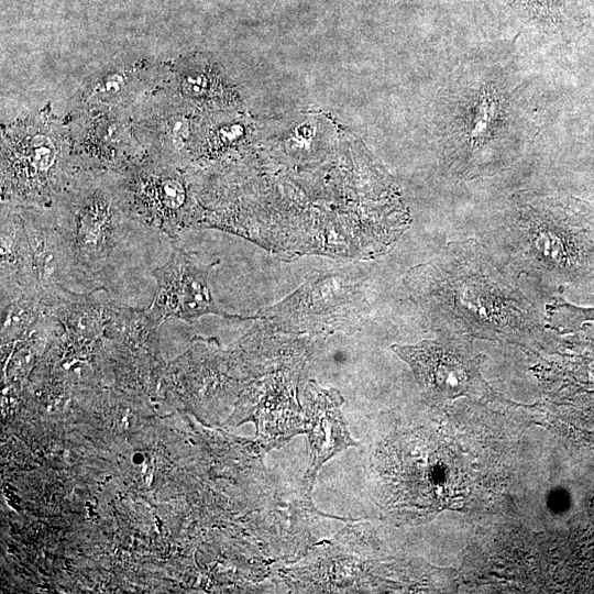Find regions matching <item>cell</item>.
I'll return each instance as SVG.
<instances>
[{"label":"cell","instance_id":"cell-13","mask_svg":"<svg viewBox=\"0 0 594 594\" xmlns=\"http://www.w3.org/2000/svg\"><path fill=\"white\" fill-rule=\"evenodd\" d=\"M48 314L40 294L1 298V341L15 343L30 334Z\"/></svg>","mask_w":594,"mask_h":594},{"label":"cell","instance_id":"cell-16","mask_svg":"<svg viewBox=\"0 0 594 594\" xmlns=\"http://www.w3.org/2000/svg\"><path fill=\"white\" fill-rule=\"evenodd\" d=\"M518 6L532 11V12H542L550 11L553 9L558 0H513Z\"/></svg>","mask_w":594,"mask_h":594},{"label":"cell","instance_id":"cell-11","mask_svg":"<svg viewBox=\"0 0 594 594\" xmlns=\"http://www.w3.org/2000/svg\"><path fill=\"white\" fill-rule=\"evenodd\" d=\"M0 240L1 298L22 294L41 295L33 255L21 213L2 211Z\"/></svg>","mask_w":594,"mask_h":594},{"label":"cell","instance_id":"cell-17","mask_svg":"<svg viewBox=\"0 0 594 594\" xmlns=\"http://www.w3.org/2000/svg\"><path fill=\"white\" fill-rule=\"evenodd\" d=\"M173 132L176 136L182 140H185L188 136V123L185 119L178 118L173 123Z\"/></svg>","mask_w":594,"mask_h":594},{"label":"cell","instance_id":"cell-9","mask_svg":"<svg viewBox=\"0 0 594 594\" xmlns=\"http://www.w3.org/2000/svg\"><path fill=\"white\" fill-rule=\"evenodd\" d=\"M349 279L343 275H324L308 280L294 296L280 305V314L289 324L307 328L332 326L350 312L353 296Z\"/></svg>","mask_w":594,"mask_h":594},{"label":"cell","instance_id":"cell-4","mask_svg":"<svg viewBox=\"0 0 594 594\" xmlns=\"http://www.w3.org/2000/svg\"><path fill=\"white\" fill-rule=\"evenodd\" d=\"M470 341L466 337L440 332L437 339L394 345L393 350L411 367L430 400L493 399L494 391L481 373L480 356Z\"/></svg>","mask_w":594,"mask_h":594},{"label":"cell","instance_id":"cell-12","mask_svg":"<svg viewBox=\"0 0 594 594\" xmlns=\"http://www.w3.org/2000/svg\"><path fill=\"white\" fill-rule=\"evenodd\" d=\"M328 394L311 393L309 402L310 440L312 450L311 466L316 471L330 455L336 453L330 437L341 450L355 444L348 436L337 405L327 406Z\"/></svg>","mask_w":594,"mask_h":594},{"label":"cell","instance_id":"cell-15","mask_svg":"<svg viewBox=\"0 0 594 594\" xmlns=\"http://www.w3.org/2000/svg\"><path fill=\"white\" fill-rule=\"evenodd\" d=\"M546 321L558 334L572 333L586 322H594V307H581L557 297L546 305Z\"/></svg>","mask_w":594,"mask_h":594},{"label":"cell","instance_id":"cell-6","mask_svg":"<svg viewBox=\"0 0 594 594\" xmlns=\"http://www.w3.org/2000/svg\"><path fill=\"white\" fill-rule=\"evenodd\" d=\"M129 212L148 228L178 241L182 231L196 224L184 178L169 167H146L132 177Z\"/></svg>","mask_w":594,"mask_h":594},{"label":"cell","instance_id":"cell-7","mask_svg":"<svg viewBox=\"0 0 594 594\" xmlns=\"http://www.w3.org/2000/svg\"><path fill=\"white\" fill-rule=\"evenodd\" d=\"M417 458L407 453L403 470L394 475V490L413 506L441 509L457 506L461 498L462 481L452 454L437 442H420Z\"/></svg>","mask_w":594,"mask_h":594},{"label":"cell","instance_id":"cell-2","mask_svg":"<svg viewBox=\"0 0 594 594\" xmlns=\"http://www.w3.org/2000/svg\"><path fill=\"white\" fill-rule=\"evenodd\" d=\"M484 244L516 277L552 292L594 282V216L546 197H520Z\"/></svg>","mask_w":594,"mask_h":594},{"label":"cell","instance_id":"cell-10","mask_svg":"<svg viewBox=\"0 0 594 594\" xmlns=\"http://www.w3.org/2000/svg\"><path fill=\"white\" fill-rule=\"evenodd\" d=\"M539 372L546 382L559 385V391L594 392V323L586 322L561 338L557 350L539 365Z\"/></svg>","mask_w":594,"mask_h":594},{"label":"cell","instance_id":"cell-3","mask_svg":"<svg viewBox=\"0 0 594 594\" xmlns=\"http://www.w3.org/2000/svg\"><path fill=\"white\" fill-rule=\"evenodd\" d=\"M55 213L72 254L74 289L108 292L127 234L122 210L112 195L102 189H81Z\"/></svg>","mask_w":594,"mask_h":594},{"label":"cell","instance_id":"cell-18","mask_svg":"<svg viewBox=\"0 0 594 594\" xmlns=\"http://www.w3.org/2000/svg\"><path fill=\"white\" fill-rule=\"evenodd\" d=\"M593 503H594V496H593Z\"/></svg>","mask_w":594,"mask_h":594},{"label":"cell","instance_id":"cell-8","mask_svg":"<svg viewBox=\"0 0 594 594\" xmlns=\"http://www.w3.org/2000/svg\"><path fill=\"white\" fill-rule=\"evenodd\" d=\"M21 216L41 295L58 286L74 289L72 254L56 213L24 210Z\"/></svg>","mask_w":594,"mask_h":594},{"label":"cell","instance_id":"cell-14","mask_svg":"<svg viewBox=\"0 0 594 594\" xmlns=\"http://www.w3.org/2000/svg\"><path fill=\"white\" fill-rule=\"evenodd\" d=\"M565 402L559 406L566 433L578 446L594 452V392L560 389Z\"/></svg>","mask_w":594,"mask_h":594},{"label":"cell","instance_id":"cell-1","mask_svg":"<svg viewBox=\"0 0 594 594\" xmlns=\"http://www.w3.org/2000/svg\"><path fill=\"white\" fill-rule=\"evenodd\" d=\"M516 278L484 243L468 239L444 245L404 282L439 332L552 353L561 338Z\"/></svg>","mask_w":594,"mask_h":594},{"label":"cell","instance_id":"cell-5","mask_svg":"<svg viewBox=\"0 0 594 594\" xmlns=\"http://www.w3.org/2000/svg\"><path fill=\"white\" fill-rule=\"evenodd\" d=\"M212 265H202L194 254L172 242L167 261L152 275L156 289L150 312L161 322L170 318L191 322L205 315L232 317L223 311L211 294L208 274Z\"/></svg>","mask_w":594,"mask_h":594}]
</instances>
